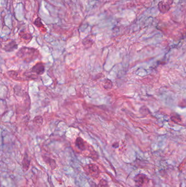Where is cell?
Here are the masks:
<instances>
[{
	"label": "cell",
	"mask_w": 186,
	"mask_h": 187,
	"mask_svg": "<svg viewBox=\"0 0 186 187\" xmlns=\"http://www.w3.org/2000/svg\"><path fill=\"white\" fill-rule=\"evenodd\" d=\"M17 56L26 63H30L40 58V53L37 49L33 48L22 47L17 53Z\"/></svg>",
	"instance_id": "cell-1"
},
{
	"label": "cell",
	"mask_w": 186,
	"mask_h": 187,
	"mask_svg": "<svg viewBox=\"0 0 186 187\" xmlns=\"http://www.w3.org/2000/svg\"><path fill=\"white\" fill-rule=\"evenodd\" d=\"M96 187H109V184L105 179H102Z\"/></svg>",
	"instance_id": "cell-14"
},
{
	"label": "cell",
	"mask_w": 186,
	"mask_h": 187,
	"mask_svg": "<svg viewBox=\"0 0 186 187\" xmlns=\"http://www.w3.org/2000/svg\"><path fill=\"white\" fill-rule=\"evenodd\" d=\"M23 75L25 77L26 80H35L38 78V75L33 73L31 70L25 72Z\"/></svg>",
	"instance_id": "cell-10"
},
{
	"label": "cell",
	"mask_w": 186,
	"mask_h": 187,
	"mask_svg": "<svg viewBox=\"0 0 186 187\" xmlns=\"http://www.w3.org/2000/svg\"><path fill=\"white\" fill-rule=\"evenodd\" d=\"M7 73L9 77L12 79H13L14 80H24L23 78H22L21 77H19L18 72L15 71H9L7 72Z\"/></svg>",
	"instance_id": "cell-11"
},
{
	"label": "cell",
	"mask_w": 186,
	"mask_h": 187,
	"mask_svg": "<svg viewBox=\"0 0 186 187\" xmlns=\"http://www.w3.org/2000/svg\"><path fill=\"white\" fill-rule=\"evenodd\" d=\"M158 9L160 13H166L170 9V5L168 2H165L163 1H160L158 5Z\"/></svg>",
	"instance_id": "cell-6"
},
{
	"label": "cell",
	"mask_w": 186,
	"mask_h": 187,
	"mask_svg": "<svg viewBox=\"0 0 186 187\" xmlns=\"http://www.w3.org/2000/svg\"><path fill=\"white\" fill-rule=\"evenodd\" d=\"M34 24L36 25V27H43V23L42 22V21H41V19L40 18H37L34 22Z\"/></svg>",
	"instance_id": "cell-15"
},
{
	"label": "cell",
	"mask_w": 186,
	"mask_h": 187,
	"mask_svg": "<svg viewBox=\"0 0 186 187\" xmlns=\"http://www.w3.org/2000/svg\"><path fill=\"white\" fill-rule=\"evenodd\" d=\"M43 160L44 161L45 163H46L48 165H49L51 169L54 170L56 169L57 164H56V163L55 160H53V159H51L48 156H43Z\"/></svg>",
	"instance_id": "cell-9"
},
{
	"label": "cell",
	"mask_w": 186,
	"mask_h": 187,
	"mask_svg": "<svg viewBox=\"0 0 186 187\" xmlns=\"http://www.w3.org/2000/svg\"><path fill=\"white\" fill-rule=\"evenodd\" d=\"M83 169L87 175L93 178H97L101 173L99 167L94 164H89L86 165L83 167Z\"/></svg>",
	"instance_id": "cell-2"
},
{
	"label": "cell",
	"mask_w": 186,
	"mask_h": 187,
	"mask_svg": "<svg viewBox=\"0 0 186 187\" xmlns=\"http://www.w3.org/2000/svg\"><path fill=\"white\" fill-rule=\"evenodd\" d=\"M30 163H31V160L29 158V156H28V154L26 152L24 156L22 161V168L24 172H25L29 169L30 166Z\"/></svg>",
	"instance_id": "cell-5"
},
{
	"label": "cell",
	"mask_w": 186,
	"mask_h": 187,
	"mask_svg": "<svg viewBox=\"0 0 186 187\" xmlns=\"http://www.w3.org/2000/svg\"><path fill=\"white\" fill-rule=\"evenodd\" d=\"M31 70L37 75H42L44 73V63L42 62H37L32 67Z\"/></svg>",
	"instance_id": "cell-4"
},
{
	"label": "cell",
	"mask_w": 186,
	"mask_h": 187,
	"mask_svg": "<svg viewBox=\"0 0 186 187\" xmlns=\"http://www.w3.org/2000/svg\"><path fill=\"white\" fill-rule=\"evenodd\" d=\"M134 181L137 187H141L146 183L149 181V178L147 177L146 174H137L134 178Z\"/></svg>",
	"instance_id": "cell-3"
},
{
	"label": "cell",
	"mask_w": 186,
	"mask_h": 187,
	"mask_svg": "<svg viewBox=\"0 0 186 187\" xmlns=\"http://www.w3.org/2000/svg\"><path fill=\"white\" fill-rule=\"evenodd\" d=\"M33 122L36 125H41L43 123V119L41 116H38L35 117V118L33 119Z\"/></svg>",
	"instance_id": "cell-13"
},
{
	"label": "cell",
	"mask_w": 186,
	"mask_h": 187,
	"mask_svg": "<svg viewBox=\"0 0 186 187\" xmlns=\"http://www.w3.org/2000/svg\"><path fill=\"white\" fill-rule=\"evenodd\" d=\"M75 145L81 151H84L86 149V143L84 140L80 137H78L76 139Z\"/></svg>",
	"instance_id": "cell-7"
},
{
	"label": "cell",
	"mask_w": 186,
	"mask_h": 187,
	"mask_svg": "<svg viewBox=\"0 0 186 187\" xmlns=\"http://www.w3.org/2000/svg\"><path fill=\"white\" fill-rule=\"evenodd\" d=\"M103 85V87L106 90L110 89L112 87V82L109 79H105L104 80V83Z\"/></svg>",
	"instance_id": "cell-12"
},
{
	"label": "cell",
	"mask_w": 186,
	"mask_h": 187,
	"mask_svg": "<svg viewBox=\"0 0 186 187\" xmlns=\"http://www.w3.org/2000/svg\"><path fill=\"white\" fill-rule=\"evenodd\" d=\"M18 46V45H17V43H16L15 41L12 40V41L9 42V43H7V45H5L3 49L6 52H13L14 50H15V49H17Z\"/></svg>",
	"instance_id": "cell-8"
},
{
	"label": "cell",
	"mask_w": 186,
	"mask_h": 187,
	"mask_svg": "<svg viewBox=\"0 0 186 187\" xmlns=\"http://www.w3.org/2000/svg\"><path fill=\"white\" fill-rule=\"evenodd\" d=\"M173 1H174V0H168V2H168V3H169V5H172V4H173Z\"/></svg>",
	"instance_id": "cell-16"
}]
</instances>
